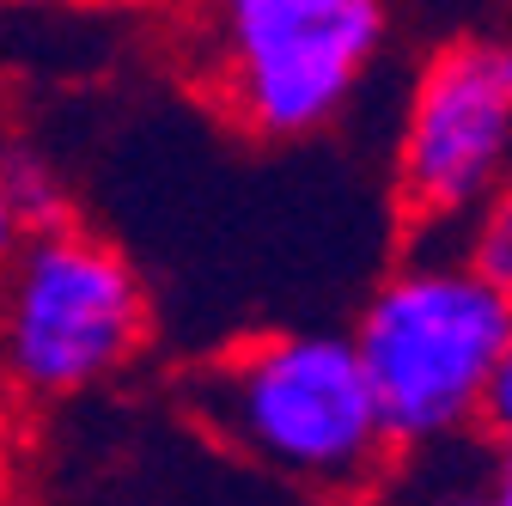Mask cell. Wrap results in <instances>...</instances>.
Masks as SVG:
<instances>
[{"label":"cell","mask_w":512,"mask_h":506,"mask_svg":"<svg viewBox=\"0 0 512 506\" xmlns=\"http://www.w3.org/2000/svg\"><path fill=\"white\" fill-rule=\"evenodd\" d=\"M512 342V299L470 257H415L360 305L354 348L403 452L452 446L476 421Z\"/></svg>","instance_id":"cell-2"},{"label":"cell","mask_w":512,"mask_h":506,"mask_svg":"<svg viewBox=\"0 0 512 506\" xmlns=\"http://www.w3.org/2000/svg\"><path fill=\"white\" fill-rule=\"evenodd\" d=\"M61 220H68V189H61V177L0 129V269L25 250L31 232L61 226Z\"/></svg>","instance_id":"cell-6"},{"label":"cell","mask_w":512,"mask_h":506,"mask_svg":"<svg viewBox=\"0 0 512 506\" xmlns=\"http://www.w3.org/2000/svg\"><path fill=\"white\" fill-rule=\"evenodd\" d=\"M415 506H500V500H494L488 482H476V488H439V494H427Z\"/></svg>","instance_id":"cell-10"},{"label":"cell","mask_w":512,"mask_h":506,"mask_svg":"<svg viewBox=\"0 0 512 506\" xmlns=\"http://www.w3.org/2000/svg\"><path fill=\"white\" fill-rule=\"evenodd\" d=\"M196 74L256 141H305L360 98L391 37L384 0H196Z\"/></svg>","instance_id":"cell-3"},{"label":"cell","mask_w":512,"mask_h":506,"mask_svg":"<svg viewBox=\"0 0 512 506\" xmlns=\"http://www.w3.org/2000/svg\"><path fill=\"white\" fill-rule=\"evenodd\" d=\"M189 409L250 464L311 494H372L403 452L354 336L263 330L226 342L189 378Z\"/></svg>","instance_id":"cell-1"},{"label":"cell","mask_w":512,"mask_h":506,"mask_svg":"<svg viewBox=\"0 0 512 506\" xmlns=\"http://www.w3.org/2000/svg\"><path fill=\"white\" fill-rule=\"evenodd\" d=\"M488 488L500 506H512V427H494V458H488Z\"/></svg>","instance_id":"cell-8"},{"label":"cell","mask_w":512,"mask_h":506,"mask_svg":"<svg viewBox=\"0 0 512 506\" xmlns=\"http://www.w3.org/2000/svg\"><path fill=\"white\" fill-rule=\"evenodd\" d=\"M512 177V49L464 37L421 61L397 129V202L421 232H470Z\"/></svg>","instance_id":"cell-5"},{"label":"cell","mask_w":512,"mask_h":506,"mask_svg":"<svg viewBox=\"0 0 512 506\" xmlns=\"http://www.w3.org/2000/svg\"><path fill=\"white\" fill-rule=\"evenodd\" d=\"M147 287L122 250L74 220L43 226L0 269V378L37 403L98 391L147 348Z\"/></svg>","instance_id":"cell-4"},{"label":"cell","mask_w":512,"mask_h":506,"mask_svg":"<svg viewBox=\"0 0 512 506\" xmlns=\"http://www.w3.org/2000/svg\"><path fill=\"white\" fill-rule=\"evenodd\" d=\"M464 257L512 299V177L500 183V196L470 220V232H464Z\"/></svg>","instance_id":"cell-7"},{"label":"cell","mask_w":512,"mask_h":506,"mask_svg":"<svg viewBox=\"0 0 512 506\" xmlns=\"http://www.w3.org/2000/svg\"><path fill=\"white\" fill-rule=\"evenodd\" d=\"M488 427H512V342L500 354V378H494V397H488Z\"/></svg>","instance_id":"cell-9"}]
</instances>
